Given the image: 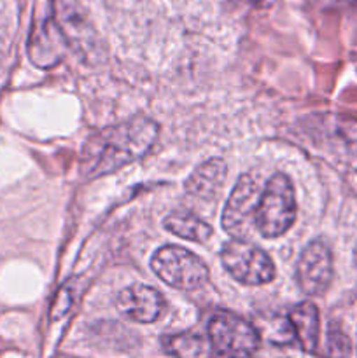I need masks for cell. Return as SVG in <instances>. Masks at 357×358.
Segmentation results:
<instances>
[{"label":"cell","instance_id":"277c9868","mask_svg":"<svg viewBox=\"0 0 357 358\" xmlns=\"http://www.w3.org/2000/svg\"><path fill=\"white\" fill-rule=\"evenodd\" d=\"M66 49V35L55 17L51 0H37L31 23L28 56L38 69H52L62 62Z\"/></svg>","mask_w":357,"mask_h":358},{"label":"cell","instance_id":"4fadbf2b","mask_svg":"<svg viewBox=\"0 0 357 358\" xmlns=\"http://www.w3.org/2000/svg\"><path fill=\"white\" fill-rule=\"evenodd\" d=\"M164 346L172 355L177 358H216L210 343L200 336H174V338L164 339Z\"/></svg>","mask_w":357,"mask_h":358},{"label":"cell","instance_id":"9a60e30c","mask_svg":"<svg viewBox=\"0 0 357 358\" xmlns=\"http://www.w3.org/2000/svg\"><path fill=\"white\" fill-rule=\"evenodd\" d=\"M70 304H72V294H70V290L66 289V287H63V289H59V292L56 294V299L51 308V317H63V315L70 310Z\"/></svg>","mask_w":357,"mask_h":358},{"label":"cell","instance_id":"52a82bcc","mask_svg":"<svg viewBox=\"0 0 357 358\" xmlns=\"http://www.w3.org/2000/svg\"><path fill=\"white\" fill-rule=\"evenodd\" d=\"M262 189L251 175H241L227 198L223 212V227L227 234L245 240L254 227V213ZM255 229V227H254Z\"/></svg>","mask_w":357,"mask_h":358},{"label":"cell","instance_id":"30bf717a","mask_svg":"<svg viewBox=\"0 0 357 358\" xmlns=\"http://www.w3.org/2000/svg\"><path fill=\"white\" fill-rule=\"evenodd\" d=\"M227 166L220 157H212L200 164L186 180V192L198 199H214L223 189Z\"/></svg>","mask_w":357,"mask_h":358},{"label":"cell","instance_id":"3957f363","mask_svg":"<svg viewBox=\"0 0 357 358\" xmlns=\"http://www.w3.org/2000/svg\"><path fill=\"white\" fill-rule=\"evenodd\" d=\"M259 339L254 325L230 311L216 313L209 322V343L216 358H251Z\"/></svg>","mask_w":357,"mask_h":358},{"label":"cell","instance_id":"5bb4252c","mask_svg":"<svg viewBox=\"0 0 357 358\" xmlns=\"http://www.w3.org/2000/svg\"><path fill=\"white\" fill-rule=\"evenodd\" d=\"M350 339L346 338L345 332L340 329H332L328 336V355L329 358H349L350 355Z\"/></svg>","mask_w":357,"mask_h":358},{"label":"cell","instance_id":"ba28073f","mask_svg":"<svg viewBox=\"0 0 357 358\" xmlns=\"http://www.w3.org/2000/svg\"><path fill=\"white\" fill-rule=\"evenodd\" d=\"M332 280V255L328 245L314 240L301 252L296 264V282L307 296H321Z\"/></svg>","mask_w":357,"mask_h":358},{"label":"cell","instance_id":"7a4b0ae2","mask_svg":"<svg viewBox=\"0 0 357 358\" xmlns=\"http://www.w3.org/2000/svg\"><path fill=\"white\" fill-rule=\"evenodd\" d=\"M296 219V199L289 178L284 173H275L259 198L254 213V227L265 238H276L287 233Z\"/></svg>","mask_w":357,"mask_h":358},{"label":"cell","instance_id":"8992f818","mask_svg":"<svg viewBox=\"0 0 357 358\" xmlns=\"http://www.w3.org/2000/svg\"><path fill=\"white\" fill-rule=\"evenodd\" d=\"M220 261L224 269L244 285H265L276 275L270 255L247 240L227 241L220 250Z\"/></svg>","mask_w":357,"mask_h":358},{"label":"cell","instance_id":"9c48e42d","mask_svg":"<svg viewBox=\"0 0 357 358\" xmlns=\"http://www.w3.org/2000/svg\"><path fill=\"white\" fill-rule=\"evenodd\" d=\"M119 313L128 320L150 324L156 322L164 306V301L156 289L142 283H133L119 292L115 299Z\"/></svg>","mask_w":357,"mask_h":358},{"label":"cell","instance_id":"7c38bea8","mask_svg":"<svg viewBox=\"0 0 357 358\" xmlns=\"http://www.w3.org/2000/svg\"><path fill=\"white\" fill-rule=\"evenodd\" d=\"M164 227L172 234L195 243H205L212 236V227L198 215L189 212H174L164 219Z\"/></svg>","mask_w":357,"mask_h":358},{"label":"cell","instance_id":"6da1fadb","mask_svg":"<svg viewBox=\"0 0 357 358\" xmlns=\"http://www.w3.org/2000/svg\"><path fill=\"white\" fill-rule=\"evenodd\" d=\"M160 133L156 121L144 115L100 129L80 150V175L100 178L135 163L153 149Z\"/></svg>","mask_w":357,"mask_h":358},{"label":"cell","instance_id":"8fae6325","mask_svg":"<svg viewBox=\"0 0 357 358\" xmlns=\"http://www.w3.org/2000/svg\"><path fill=\"white\" fill-rule=\"evenodd\" d=\"M289 324L293 327L294 338L300 341L304 352H315L318 343V311L314 303H301L289 313Z\"/></svg>","mask_w":357,"mask_h":358},{"label":"cell","instance_id":"5b68a950","mask_svg":"<svg viewBox=\"0 0 357 358\" xmlns=\"http://www.w3.org/2000/svg\"><path fill=\"white\" fill-rule=\"evenodd\" d=\"M150 268L161 282L178 290L198 289L209 280L205 262L177 245H167L156 250L150 259Z\"/></svg>","mask_w":357,"mask_h":358}]
</instances>
